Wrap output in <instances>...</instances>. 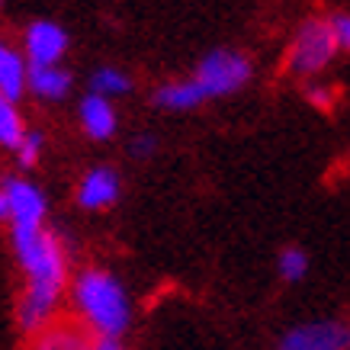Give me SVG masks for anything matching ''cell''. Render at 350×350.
<instances>
[{"mask_svg": "<svg viewBox=\"0 0 350 350\" xmlns=\"http://www.w3.org/2000/svg\"><path fill=\"white\" fill-rule=\"evenodd\" d=\"M10 247L23 273L16 325L29 338L62 319L68 283H71L68 244L62 241V234L49 232L45 225H29V228H10Z\"/></svg>", "mask_w": 350, "mask_h": 350, "instance_id": "obj_1", "label": "cell"}, {"mask_svg": "<svg viewBox=\"0 0 350 350\" xmlns=\"http://www.w3.org/2000/svg\"><path fill=\"white\" fill-rule=\"evenodd\" d=\"M64 302L71 306V321L94 340H122L135 321L132 293L107 267H81L68 283Z\"/></svg>", "mask_w": 350, "mask_h": 350, "instance_id": "obj_2", "label": "cell"}, {"mask_svg": "<svg viewBox=\"0 0 350 350\" xmlns=\"http://www.w3.org/2000/svg\"><path fill=\"white\" fill-rule=\"evenodd\" d=\"M247 77H251V62L241 52L219 49V52H209L202 58L190 81L200 87L206 100H213V96H228L234 90H241L247 84Z\"/></svg>", "mask_w": 350, "mask_h": 350, "instance_id": "obj_3", "label": "cell"}, {"mask_svg": "<svg viewBox=\"0 0 350 350\" xmlns=\"http://www.w3.org/2000/svg\"><path fill=\"white\" fill-rule=\"evenodd\" d=\"M49 215V200L32 180L23 177H0V222L10 228H29V225H45Z\"/></svg>", "mask_w": 350, "mask_h": 350, "instance_id": "obj_4", "label": "cell"}, {"mask_svg": "<svg viewBox=\"0 0 350 350\" xmlns=\"http://www.w3.org/2000/svg\"><path fill=\"white\" fill-rule=\"evenodd\" d=\"M334 55H338V42L331 36L328 20H308L302 23V29L289 45V68L296 75H319L321 68L331 64Z\"/></svg>", "mask_w": 350, "mask_h": 350, "instance_id": "obj_5", "label": "cell"}, {"mask_svg": "<svg viewBox=\"0 0 350 350\" xmlns=\"http://www.w3.org/2000/svg\"><path fill=\"white\" fill-rule=\"evenodd\" d=\"M276 350H350V325L344 319H312L286 328Z\"/></svg>", "mask_w": 350, "mask_h": 350, "instance_id": "obj_6", "label": "cell"}, {"mask_svg": "<svg viewBox=\"0 0 350 350\" xmlns=\"http://www.w3.org/2000/svg\"><path fill=\"white\" fill-rule=\"evenodd\" d=\"M64 52H68V32L58 23L39 20L26 29V58H29V68L58 64Z\"/></svg>", "mask_w": 350, "mask_h": 350, "instance_id": "obj_7", "label": "cell"}, {"mask_svg": "<svg viewBox=\"0 0 350 350\" xmlns=\"http://www.w3.org/2000/svg\"><path fill=\"white\" fill-rule=\"evenodd\" d=\"M119 193H122V180H119L116 170L94 167L77 183V206L87 213H100V209H109L119 200Z\"/></svg>", "mask_w": 350, "mask_h": 350, "instance_id": "obj_8", "label": "cell"}, {"mask_svg": "<svg viewBox=\"0 0 350 350\" xmlns=\"http://www.w3.org/2000/svg\"><path fill=\"white\" fill-rule=\"evenodd\" d=\"M26 350H94V338L77 321L58 319L26 338Z\"/></svg>", "mask_w": 350, "mask_h": 350, "instance_id": "obj_9", "label": "cell"}, {"mask_svg": "<svg viewBox=\"0 0 350 350\" xmlns=\"http://www.w3.org/2000/svg\"><path fill=\"white\" fill-rule=\"evenodd\" d=\"M81 126H84L87 138H94V142H107L113 138L116 132V109L109 103L107 96H84V103H81Z\"/></svg>", "mask_w": 350, "mask_h": 350, "instance_id": "obj_10", "label": "cell"}, {"mask_svg": "<svg viewBox=\"0 0 350 350\" xmlns=\"http://www.w3.org/2000/svg\"><path fill=\"white\" fill-rule=\"evenodd\" d=\"M26 71H29V64L23 62V55L7 42H0V96L16 103L26 94Z\"/></svg>", "mask_w": 350, "mask_h": 350, "instance_id": "obj_11", "label": "cell"}, {"mask_svg": "<svg viewBox=\"0 0 350 350\" xmlns=\"http://www.w3.org/2000/svg\"><path fill=\"white\" fill-rule=\"evenodd\" d=\"M26 87L42 100H62L71 90V75L62 64H42V68H29L26 71Z\"/></svg>", "mask_w": 350, "mask_h": 350, "instance_id": "obj_12", "label": "cell"}, {"mask_svg": "<svg viewBox=\"0 0 350 350\" xmlns=\"http://www.w3.org/2000/svg\"><path fill=\"white\" fill-rule=\"evenodd\" d=\"M154 103L164 109H196L200 103H206V96L193 81H174L154 90Z\"/></svg>", "mask_w": 350, "mask_h": 350, "instance_id": "obj_13", "label": "cell"}, {"mask_svg": "<svg viewBox=\"0 0 350 350\" xmlns=\"http://www.w3.org/2000/svg\"><path fill=\"white\" fill-rule=\"evenodd\" d=\"M23 132H26V126H23V116L16 113V103H10L7 96H0V145L13 151L20 145Z\"/></svg>", "mask_w": 350, "mask_h": 350, "instance_id": "obj_14", "label": "cell"}, {"mask_svg": "<svg viewBox=\"0 0 350 350\" xmlns=\"http://www.w3.org/2000/svg\"><path fill=\"white\" fill-rule=\"evenodd\" d=\"M308 254L302 251V247H296V244H289V247H283L280 251V257H276V270H280V276L286 280V283H299V280H306L308 276Z\"/></svg>", "mask_w": 350, "mask_h": 350, "instance_id": "obj_15", "label": "cell"}, {"mask_svg": "<svg viewBox=\"0 0 350 350\" xmlns=\"http://www.w3.org/2000/svg\"><path fill=\"white\" fill-rule=\"evenodd\" d=\"M90 84H94V94L96 96H107V100L122 96V94H129V90H132V81H129L119 68H100Z\"/></svg>", "mask_w": 350, "mask_h": 350, "instance_id": "obj_16", "label": "cell"}, {"mask_svg": "<svg viewBox=\"0 0 350 350\" xmlns=\"http://www.w3.org/2000/svg\"><path fill=\"white\" fill-rule=\"evenodd\" d=\"M42 145H45V138L42 132H32V129H26L20 138V145H16V161H20L23 167H36V161H39V154H42Z\"/></svg>", "mask_w": 350, "mask_h": 350, "instance_id": "obj_17", "label": "cell"}, {"mask_svg": "<svg viewBox=\"0 0 350 350\" xmlns=\"http://www.w3.org/2000/svg\"><path fill=\"white\" fill-rule=\"evenodd\" d=\"M328 26H331V36H334L338 49H347L350 45V16L347 13H334L328 20Z\"/></svg>", "mask_w": 350, "mask_h": 350, "instance_id": "obj_18", "label": "cell"}, {"mask_svg": "<svg viewBox=\"0 0 350 350\" xmlns=\"http://www.w3.org/2000/svg\"><path fill=\"white\" fill-rule=\"evenodd\" d=\"M154 148H158V142L151 135H138L135 142H132V154H135V158H148V154H154Z\"/></svg>", "mask_w": 350, "mask_h": 350, "instance_id": "obj_19", "label": "cell"}, {"mask_svg": "<svg viewBox=\"0 0 350 350\" xmlns=\"http://www.w3.org/2000/svg\"><path fill=\"white\" fill-rule=\"evenodd\" d=\"M308 96H312V103H315V107H331V90L315 87V90H308Z\"/></svg>", "mask_w": 350, "mask_h": 350, "instance_id": "obj_20", "label": "cell"}, {"mask_svg": "<svg viewBox=\"0 0 350 350\" xmlns=\"http://www.w3.org/2000/svg\"><path fill=\"white\" fill-rule=\"evenodd\" d=\"M94 350H129L122 340H94Z\"/></svg>", "mask_w": 350, "mask_h": 350, "instance_id": "obj_21", "label": "cell"}, {"mask_svg": "<svg viewBox=\"0 0 350 350\" xmlns=\"http://www.w3.org/2000/svg\"><path fill=\"white\" fill-rule=\"evenodd\" d=\"M0 7H3V0H0Z\"/></svg>", "mask_w": 350, "mask_h": 350, "instance_id": "obj_22", "label": "cell"}]
</instances>
